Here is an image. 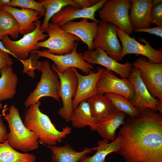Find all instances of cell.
<instances>
[{
	"label": "cell",
	"mask_w": 162,
	"mask_h": 162,
	"mask_svg": "<svg viewBox=\"0 0 162 162\" xmlns=\"http://www.w3.org/2000/svg\"><path fill=\"white\" fill-rule=\"evenodd\" d=\"M152 0H131L129 19L133 29L151 28L149 21Z\"/></svg>",
	"instance_id": "d6986e66"
},
{
	"label": "cell",
	"mask_w": 162,
	"mask_h": 162,
	"mask_svg": "<svg viewBox=\"0 0 162 162\" xmlns=\"http://www.w3.org/2000/svg\"><path fill=\"white\" fill-rule=\"evenodd\" d=\"M78 42L70 52L63 55H57L47 52L46 50H37L33 52L39 58L44 57L50 59L54 62L57 70L60 72L71 68H78L86 75L94 70L93 65L86 62L83 58V53L77 52Z\"/></svg>",
	"instance_id": "7c38bea8"
},
{
	"label": "cell",
	"mask_w": 162,
	"mask_h": 162,
	"mask_svg": "<svg viewBox=\"0 0 162 162\" xmlns=\"http://www.w3.org/2000/svg\"><path fill=\"white\" fill-rule=\"evenodd\" d=\"M0 32L4 36L10 35L13 39L19 37L20 28L14 17L9 12L0 8Z\"/></svg>",
	"instance_id": "f1b7e54d"
},
{
	"label": "cell",
	"mask_w": 162,
	"mask_h": 162,
	"mask_svg": "<svg viewBox=\"0 0 162 162\" xmlns=\"http://www.w3.org/2000/svg\"><path fill=\"white\" fill-rule=\"evenodd\" d=\"M46 10V14L40 28L46 32L48 24L50 20L62 8L68 5H71L80 8L78 5L74 0H43L39 2Z\"/></svg>",
	"instance_id": "4316f807"
},
{
	"label": "cell",
	"mask_w": 162,
	"mask_h": 162,
	"mask_svg": "<svg viewBox=\"0 0 162 162\" xmlns=\"http://www.w3.org/2000/svg\"><path fill=\"white\" fill-rule=\"evenodd\" d=\"M36 158L33 154L16 151L11 146L8 140L0 143V162H34Z\"/></svg>",
	"instance_id": "83f0119b"
},
{
	"label": "cell",
	"mask_w": 162,
	"mask_h": 162,
	"mask_svg": "<svg viewBox=\"0 0 162 162\" xmlns=\"http://www.w3.org/2000/svg\"><path fill=\"white\" fill-rule=\"evenodd\" d=\"M108 93L121 95L130 101L134 96V90L132 84L128 78H119L112 71L106 68L98 80L94 95L98 94Z\"/></svg>",
	"instance_id": "5bb4252c"
},
{
	"label": "cell",
	"mask_w": 162,
	"mask_h": 162,
	"mask_svg": "<svg viewBox=\"0 0 162 162\" xmlns=\"http://www.w3.org/2000/svg\"><path fill=\"white\" fill-rule=\"evenodd\" d=\"M51 68L57 74L60 82V96L62 100L63 106L58 110L57 113L66 122H68L70 121L74 110L72 101L77 89V76L74 68L60 72L54 64H52Z\"/></svg>",
	"instance_id": "52a82bcc"
},
{
	"label": "cell",
	"mask_w": 162,
	"mask_h": 162,
	"mask_svg": "<svg viewBox=\"0 0 162 162\" xmlns=\"http://www.w3.org/2000/svg\"><path fill=\"white\" fill-rule=\"evenodd\" d=\"M87 18L78 22L71 21L61 28L63 30L77 37L87 45L88 50H94L93 42L97 34L99 22H89Z\"/></svg>",
	"instance_id": "ac0fdd59"
},
{
	"label": "cell",
	"mask_w": 162,
	"mask_h": 162,
	"mask_svg": "<svg viewBox=\"0 0 162 162\" xmlns=\"http://www.w3.org/2000/svg\"><path fill=\"white\" fill-rule=\"evenodd\" d=\"M133 32L139 33L145 32L154 34L162 38V27H156L136 29L133 30Z\"/></svg>",
	"instance_id": "836d02e7"
},
{
	"label": "cell",
	"mask_w": 162,
	"mask_h": 162,
	"mask_svg": "<svg viewBox=\"0 0 162 162\" xmlns=\"http://www.w3.org/2000/svg\"><path fill=\"white\" fill-rule=\"evenodd\" d=\"M149 21L150 24H155L162 27V2L153 6L151 9Z\"/></svg>",
	"instance_id": "1f68e13d"
},
{
	"label": "cell",
	"mask_w": 162,
	"mask_h": 162,
	"mask_svg": "<svg viewBox=\"0 0 162 162\" xmlns=\"http://www.w3.org/2000/svg\"><path fill=\"white\" fill-rule=\"evenodd\" d=\"M87 101L92 116L97 123L112 112L116 110L111 100L104 94H96Z\"/></svg>",
	"instance_id": "484cf974"
},
{
	"label": "cell",
	"mask_w": 162,
	"mask_h": 162,
	"mask_svg": "<svg viewBox=\"0 0 162 162\" xmlns=\"http://www.w3.org/2000/svg\"><path fill=\"white\" fill-rule=\"evenodd\" d=\"M125 114L117 110L112 112L97 123L96 131L104 139L114 141L116 130L125 122Z\"/></svg>",
	"instance_id": "44dd1931"
},
{
	"label": "cell",
	"mask_w": 162,
	"mask_h": 162,
	"mask_svg": "<svg viewBox=\"0 0 162 162\" xmlns=\"http://www.w3.org/2000/svg\"><path fill=\"white\" fill-rule=\"evenodd\" d=\"M41 21L38 20L32 32L24 35L22 38L16 41L10 39L8 35H5L2 40V43L5 47L18 60H26L30 54L39 49L37 46V43L40 41L44 40L48 36L41 30Z\"/></svg>",
	"instance_id": "ba28073f"
},
{
	"label": "cell",
	"mask_w": 162,
	"mask_h": 162,
	"mask_svg": "<svg viewBox=\"0 0 162 162\" xmlns=\"http://www.w3.org/2000/svg\"><path fill=\"white\" fill-rule=\"evenodd\" d=\"M8 112L6 114L4 109L2 115L8 124L10 132L8 141L10 145L15 150L24 152L38 149V136L25 125L17 108L12 105L9 107Z\"/></svg>",
	"instance_id": "277c9868"
},
{
	"label": "cell",
	"mask_w": 162,
	"mask_h": 162,
	"mask_svg": "<svg viewBox=\"0 0 162 162\" xmlns=\"http://www.w3.org/2000/svg\"><path fill=\"white\" fill-rule=\"evenodd\" d=\"M1 4L0 2V7H1Z\"/></svg>",
	"instance_id": "b9f144b4"
},
{
	"label": "cell",
	"mask_w": 162,
	"mask_h": 162,
	"mask_svg": "<svg viewBox=\"0 0 162 162\" xmlns=\"http://www.w3.org/2000/svg\"><path fill=\"white\" fill-rule=\"evenodd\" d=\"M40 101L31 104L24 115V124L29 130L38 137V142L41 144L55 146L61 142L63 139L70 133L71 128L66 127L62 131L57 130L49 117L40 110Z\"/></svg>",
	"instance_id": "7a4b0ae2"
},
{
	"label": "cell",
	"mask_w": 162,
	"mask_h": 162,
	"mask_svg": "<svg viewBox=\"0 0 162 162\" xmlns=\"http://www.w3.org/2000/svg\"><path fill=\"white\" fill-rule=\"evenodd\" d=\"M80 6V8L85 9L90 8L97 4L101 0H74Z\"/></svg>",
	"instance_id": "e575fe53"
},
{
	"label": "cell",
	"mask_w": 162,
	"mask_h": 162,
	"mask_svg": "<svg viewBox=\"0 0 162 162\" xmlns=\"http://www.w3.org/2000/svg\"><path fill=\"white\" fill-rule=\"evenodd\" d=\"M13 64V62L9 54L0 50V71L3 67L11 66Z\"/></svg>",
	"instance_id": "d6a6232c"
},
{
	"label": "cell",
	"mask_w": 162,
	"mask_h": 162,
	"mask_svg": "<svg viewBox=\"0 0 162 162\" xmlns=\"http://www.w3.org/2000/svg\"><path fill=\"white\" fill-rule=\"evenodd\" d=\"M3 108V106L2 104L0 103V110L2 109Z\"/></svg>",
	"instance_id": "60d3db41"
},
{
	"label": "cell",
	"mask_w": 162,
	"mask_h": 162,
	"mask_svg": "<svg viewBox=\"0 0 162 162\" xmlns=\"http://www.w3.org/2000/svg\"><path fill=\"white\" fill-rule=\"evenodd\" d=\"M4 36L0 32V40H2Z\"/></svg>",
	"instance_id": "ab89813d"
},
{
	"label": "cell",
	"mask_w": 162,
	"mask_h": 162,
	"mask_svg": "<svg viewBox=\"0 0 162 162\" xmlns=\"http://www.w3.org/2000/svg\"><path fill=\"white\" fill-rule=\"evenodd\" d=\"M131 5L130 0H107L98 12L101 20L113 23L130 35L133 32L129 19Z\"/></svg>",
	"instance_id": "5b68a950"
},
{
	"label": "cell",
	"mask_w": 162,
	"mask_h": 162,
	"mask_svg": "<svg viewBox=\"0 0 162 162\" xmlns=\"http://www.w3.org/2000/svg\"><path fill=\"white\" fill-rule=\"evenodd\" d=\"M70 121L75 128L80 129L89 126L92 130H96L97 123L92 116L87 100L81 102L74 110Z\"/></svg>",
	"instance_id": "cb8c5ba5"
},
{
	"label": "cell",
	"mask_w": 162,
	"mask_h": 162,
	"mask_svg": "<svg viewBox=\"0 0 162 162\" xmlns=\"http://www.w3.org/2000/svg\"><path fill=\"white\" fill-rule=\"evenodd\" d=\"M8 6L19 7L37 11L40 13L41 17L44 16L46 12L41 4L34 0H12Z\"/></svg>",
	"instance_id": "4dcf8cb0"
},
{
	"label": "cell",
	"mask_w": 162,
	"mask_h": 162,
	"mask_svg": "<svg viewBox=\"0 0 162 162\" xmlns=\"http://www.w3.org/2000/svg\"><path fill=\"white\" fill-rule=\"evenodd\" d=\"M0 77V103L12 98L16 93L18 82L16 74L11 66L3 67L1 70Z\"/></svg>",
	"instance_id": "603a6c76"
},
{
	"label": "cell",
	"mask_w": 162,
	"mask_h": 162,
	"mask_svg": "<svg viewBox=\"0 0 162 162\" xmlns=\"http://www.w3.org/2000/svg\"><path fill=\"white\" fill-rule=\"evenodd\" d=\"M104 95L111 100L116 110L123 112L132 117H136L140 115V111L124 96L113 93H106Z\"/></svg>",
	"instance_id": "f546056e"
},
{
	"label": "cell",
	"mask_w": 162,
	"mask_h": 162,
	"mask_svg": "<svg viewBox=\"0 0 162 162\" xmlns=\"http://www.w3.org/2000/svg\"><path fill=\"white\" fill-rule=\"evenodd\" d=\"M1 116L0 115V143H4L7 141L8 134Z\"/></svg>",
	"instance_id": "d590c367"
},
{
	"label": "cell",
	"mask_w": 162,
	"mask_h": 162,
	"mask_svg": "<svg viewBox=\"0 0 162 162\" xmlns=\"http://www.w3.org/2000/svg\"><path fill=\"white\" fill-rule=\"evenodd\" d=\"M51 151L52 162H79L86 154L94 151V148L86 147L82 151L75 150L69 144L62 146L46 145Z\"/></svg>",
	"instance_id": "7402d4cb"
},
{
	"label": "cell",
	"mask_w": 162,
	"mask_h": 162,
	"mask_svg": "<svg viewBox=\"0 0 162 162\" xmlns=\"http://www.w3.org/2000/svg\"><path fill=\"white\" fill-rule=\"evenodd\" d=\"M46 32L49 38L38 42L37 47L47 48L49 53L63 55L70 52L80 39L75 35L62 29L57 25L49 22Z\"/></svg>",
	"instance_id": "8992f818"
},
{
	"label": "cell",
	"mask_w": 162,
	"mask_h": 162,
	"mask_svg": "<svg viewBox=\"0 0 162 162\" xmlns=\"http://www.w3.org/2000/svg\"><path fill=\"white\" fill-rule=\"evenodd\" d=\"M74 69L78 80L76 94L72 101L73 108L74 110L81 102L87 100L94 95L97 82L105 68L98 67L96 72L93 71L86 75L80 74L76 68Z\"/></svg>",
	"instance_id": "e0dca14e"
},
{
	"label": "cell",
	"mask_w": 162,
	"mask_h": 162,
	"mask_svg": "<svg viewBox=\"0 0 162 162\" xmlns=\"http://www.w3.org/2000/svg\"><path fill=\"white\" fill-rule=\"evenodd\" d=\"M0 50L7 53L8 54L11 55L14 57H16L10 51L8 50L5 47L4 45L3 44L2 41H0Z\"/></svg>",
	"instance_id": "8d00e7d4"
},
{
	"label": "cell",
	"mask_w": 162,
	"mask_h": 162,
	"mask_svg": "<svg viewBox=\"0 0 162 162\" xmlns=\"http://www.w3.org/2000/svg\"><path fill=\"white\" fill-rule=\"evenodd\" d=\"M122 143V139L119 135L110 143L104 139L100 140L97 144L98 146L94 148V150H97L96 153L91 156H86L79 162H106V158L109 154L113 152L118 153Z\"/></svg>",
	"instance_id": "d4e9b609"
},
{
	"label": "cell",
	"mask_w": 162,
	"mask_h": 162,
	"mask_svg": "<svg viewBox=\"0 0 162 162\" xmlns=\"http://www.w3.org/2000/svg\"><path fill=\"white\" fill-rule=\"evenodd\" d=\"M132 64L139 69L141 79L151 95L162 101V63H151L142 57Z\"/></svg>",
	"instance_id": "8fae6325"
},
{
	"label": "cell",
	"mask_w": 162,
	"mask_h": 162,
	"mask_svg": "<svg viewBox=\"0 0 162 162\" xmlns=\"http://www.w3.org/2000/svg\"><path fill=\"white\" fill-rule=\"evenodd\" d=\"M0 8L9 12L14 17L19 25L20 33L22 35L34 31L36 21L41 17L38 12L33 10L23 8L20 9L7 5H2Z\"/></svg>",
	"instance_id": "ffe728a7"
},
{
	"label": "cell",
	"mask_w": 162,
	"mask_h": 162,
	"mask_svg": "<svg viewBox=\"0 0 162 162\" xmlns=\"http://www.w3.org/2000/svg\"><path fill=\"white\" fill-rule=\"evenodd\" d=\"M107 0H101L97 4L85 9L76 7L68 5L63 8L50 20V22L61 28L69 21L78 18H87L99 22L95 17L96 12L101 8Z\"/></svg>",
	"instance_id": "2e32d148"
},
{
	"label": "cell",
	"mask_w": 162,
	"mask_h": 162,
	"mask_svg": "<svg viewBox=\"0 0 162 162\" xmlns=\"http://www.w3.org/2000/svg\"><path fill=\"white\" fill-rule=\"evenodd\" d=\"M11 1L10 0H0V2L1 5H8Z\"/></svg>",
	"instance_id": "74e56055"
},
{
	"label": "cell",
	"mask_w": 162,
	"mask_h": 162,
	"mask_svg": "<svg viewBox=\"0 0 162 162\" xmlns=\"http://www.w3.org/2000/svg\"><path fill=\"white\" fill-rule=\"evenodd\" d=\"M150 109L119 129L118 153L125 162H162V115Z\"/></svg>",
	"instance_id": "6da1fadb"
},
{
	"label": "cell",
	"mask_w": 162,
	"mask_h": 162,
	"mask_svg": "<svg viewBox=\"0 0 162 162\" xmlns=\"http://www.w3.org/2000/svg\"><path fill=\"white\" fill-rule=\"evenodd\" d=\"M117 27L110 22L102 20L99 21L93 46L94 50L100 49L110 57L118 62L121 60L122 47L118 38L116 30Z\"/></svg>",
	"instance_id": "9c48e42d"
},
{
	"label": "cell",
	"mask_w": 162,
	"mask_h": 162,
	"mask_svg": "<svg viewBox=\"0 0 162 162\" xmlns=\"http://www.w3.org/2000/svg\"><path fill=\"white\" fill-rule=\"evenodd\" d=\"M134 88V93L131 104L140 111L150 109L162 114V101L153 98L143 82L139 69L133 67L128 78Z\"/></svg>",
	"instance_id": "4fadbf2b"
},
{
	"label": "cell",
	"mask_w": 162,
	"mask_h": 162,
	"mask_svg": "<svg viewBox=\"0 0 162 162\" xmlns=\"http://www.w3.org/2000/svg\"><path fill=\"white\" fill-rule=\"evenodd\" d=\"M83 56L84 60L88 63L102 66L118 74L122 78L128 77L133 67L132 64L128 62L124 64L118 63L99 48L86 51L83 53Z\"/></svg>",
	"instance_id": "9a60e30c"
},
{
	"label": "cell",
	"mask_w": 162,
	"mask_h": 162,
	"mask_svg": "<svg viewBox=\"0 0 162 162\" xmlns=\"http://www.w3.org/2000/svg\"><path fill=\"white\" fill-rule=\"evenodd\" d=\"M29 58L32 69L40 71L41 75L36 88L26 99L24 105L26 108L37 103L44 97L52 98L60 102V80L57 73L52 69L48 60L38 61L39 57L34 52L30 54Z\"/></svg>",
	"instance_id": "3957f363"
},
{
	"label": "cell",
	"mask_w": 162,
	"mask_h": 162,
	"mask_svg": "<svg viewBox=\"0 0 162 162\" xmlns=\"http://www.w3.org/2000/svg\"><path fill=\"white\" fill-rule=\"evenodd\" d=\"M117 36L122 44L121 60L125 55L131 54L140 55L146 57L148 62L154 63H162V48L156 50L150 45V43L143 38H138L139 40L145 44L137 41L123 30L117 27L116 28Z\"/></svg>",
	"instance_id": "30bf717a"
},
{
	"label": "cell",
	"mask_w": 162,
	"mask_h": 162,
	"mask_svg": "<svg viewBox=\"0 0 162 162\" xmlns=\"http://www.w3.org/2000/svg\"><path fill=\"white\" fill-rule=\"evenodd\" d=\"M162 2V0H154L152 1V6Z\"/></svg>",
	"instance_id": "f35d334b"
}]
</instances>
